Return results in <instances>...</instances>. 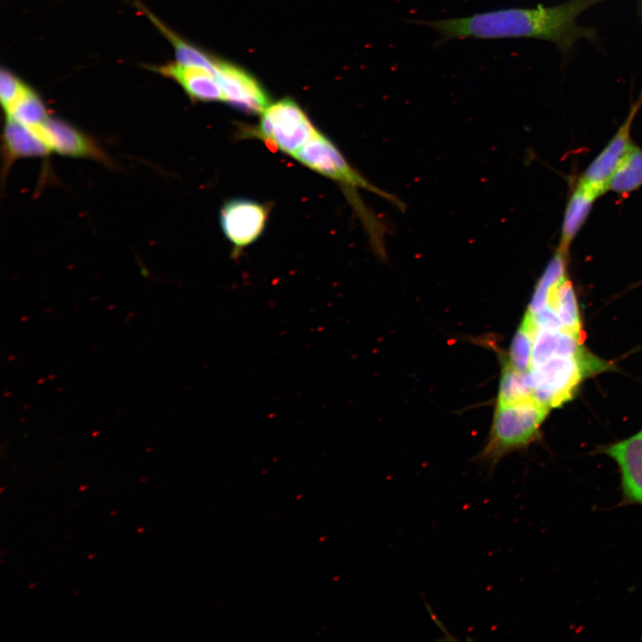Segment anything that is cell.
Masks as SVG:
<instances>
[{"label":"cell","mask_w":642,"mask_h":642,"mask_svg":"<svg viewBox=\"0 0 642 642\" xmlns=\"http://www.w3.org/2000/svg\"><path fill=\"white\" fill-rule=\"evenodd\" d=\"M608 0H568L553 6L507 7L464 17L440 20H406L437 33L434 45L458 39L533 38L554 43L562 54L577 40H593L594 29L580 26L578 17L590 7Z\"/></svg>","instance_id":"6da1fadb"},{"label":"cell","mask_w":642,"mask_h":642,"mask_svg":"<svg viewBox=\"0 0 642 642\" xmlns=\"http://www.w3.org/2000/svg\"><path fill=\"white\" fill-rule=\"evenodd\" d=\"M549 407L536 399L498 403L487 445L478 460L490 470L506 454L534 441Z\"/></svg>","instance_id":"7a4b0ae2"},{"label":"cell","mask_w":642,"mask_h":642,"mask_svg":"<svg viewBox=\"0 0 642 642\" xmlns=\"http://www.w3.org/2000/svg\"><path fill=\"white\" fill-rule=\"evenodd\" d=\"M605 368V362L585 350L550 358L527 373L533 397L551 408L571 399L587 376Z\"/></svg>","instance_id":"3957f363"},{"label":"cell","mask_w":642,"mask_h":642,"mask_svg":"<svg viewBox=\"0 0 642 642\" xmlns=\"http://www.w3.org/2000/svg\"><path fill=\"white\" fill-rule=\"evenodd\" d=\"M260 115L251 135L272 150L291 157L319 131L305 111L290 98L272 103Z\"/></svg>","instance_id":"277c9868"},{"label":"cell","mask_w":642,"mask_h":642,"mask_svg":"<svg viewBox=\"0 0 642 642\" xmlns=\"http://www.w3.org/2000/svg\"><path fill=\"white\" fill-rule=\"evenodd\" d=\"M309 169L331 178L350 189L360 188L374 193L393 204L403 207L393 195L370 184L346 160L339 149L318 131L293 157Z\"/></svg>","instance_id":"5b68a950"},{"label":"cell","mask_w":642,"mask_h":642,"mask_svg":"<svg viewBox=\"0 0 642 642\" xmlns=\"http://www.w3.org/2000/svg\"><path fill=\"white\" fill-rule=\"evenodd\" d=\"M220 225L235 252L249 246L262 235L268 209L262 203L244 198L227 201L220 210Z\"/></svg>","instance_id":"8992f818"},{"label":"cell","mask_w":642,"mask_h":642,"mask_svg":"<svg viewBox=\"0 0 642 642\" xmlns=\"http://www.w3.org/2000/svg\"><path fill=\"white\" fill-rule=\"evenodd\" d=\"M34 130L40 135L51 153L113 165L111 159L92 136L62 119L50 116Z\"/></svg>","instance_id":"52a82bcc"},{"label":"cell","mask_w":642,"mask_h":642,"mask_svg":"<svg viewBox=\"0 0 642 642\" xmlns=\"http://www.w3.org/2000/svg\"><path fill=\"white\" fill-rule=\"evenodd\" d=\"M214 74L221 86L224 102L252 114H261L269 105L267 93L249 72L218 58Z\"/></svg>","instance_id":"ba28073f"},{"label":"cell","mask_w":642,"mask_h":642,"mask_svg":"<svg viewBox=\"0 0 642 642\" xmlns=\"http://www.w3.org/2000/svg\"><path fill=\"white\" fill-rule=\"evenodd\" d=\"M641 107L642 92L613 136L587 167L580 177L581 181L601 190L604 193L607 192V183L611 176L634 144L630 138L631 126Z\"/></svg>","instance_id":"9c48e42d"},{"label":"cell","mask_w":642,"mask_h":642,"mask_svg":"<svg viewBox=\"0 0 642 642\" xmlns=\"http://www.w3.org/2000/svg\"><path fill=\"white\" fill-rule=\"evenodd\" d=\"M600 451L619 467L623 503L642 506V429Z\"/></svg>","instance_id":"30bf717a"},{"label":"cell","mask_w":642,"mask_h":642,"mask_svg":"<svg viewBox=\"0 0 642 642\" xmlns=\"http://www.w3.org/2000/svg\"><path fill=\"white\" fill-rule=\"evenodd\" d=\"M149 69L176 81L193 101H223L221 86L210 70L206 68L171 62Z\"/></svg>","instance_id":"8fae6325"},{"label":"cell","mask_w":642,"mask_h":642,"mask_svg":"<svg viewBox=\"0 0 642 642\" xmlns=\"http://www.w3.org/2000/svg\"><path fill=\"white\" fill-rule=\"evenodd\" d=\"M4 172L21 159L44 158L51 152L40 135L16 121L6 119L3 131Z\"/></svg>","instance_id":"7c38bea8"},{"label":"cell","mask_w":642,"mask_h":642,"mask_svg":"<svg viewBox=\"0 0 642 642\" xmlns=\"http://www.w3.org/2000/svg\"><path fill=\"white\" fill-rule=\"evenodd\" d=\"M603 193L601 190L579 179L566 205L556 250L568 254L571 243L586 221L593 203Z\"/></svg>","instance_id":"4fadbf2b"},{"label":"cell","mask_w":642,"mask_h":642,"mask_svg":"<svg viewBox=\"0 0 642 642\" xmlns=\"http://www.w3.org/2000/svg\"><path fill=\"white\" fill-rule=\"evenodd\" d=\"M544 309L554 313L562 328L580 336L581 322L577 299L568 278L552 289Z\"/></svg>","instance_id":"5bb4252c"},{"label":"cell","mask_w":642,"mask_h":642,"mask_svg":"<svg viewBox=\"0 0 642 642\" xmlns=\"http://www.w3.org/2000/svg\"><path fill=\"white\" fill-rule=\"evenodd\" d=\"M642 185V149L633 144L607 183V192L629 193Z\"/></svg>","instance_id":"9a60e30c"},{"label":"cell","mask_w":642,"mask_h":642,"mask_svg":"<svg viewBox=\"0 0 642 642\" xmlns=\"http://www.w3.org/2000/svg\"><path fill=\"white\" fill-rule=\"evenodd\" d=\"M4 116L32 129L38 128L50 117L42 99L29 86L4 111Z\"/></svg>","instance_id":"2e32d148"},{"label":"cell","mask_w":642,"mask_h":642,"mask_svg":"<svg viewBox=\"0 0 642 642\" xmlns=\"http://www.w3.org/2000/svg\"><path fill=\"white\" fill-rule=\"evenodd\" d=\"M535 399L528 373L518 371L505 363L499 383L498 403Z\"/></svg>","instance_id":"e0dca14e"},{"label":"cell","mask_w":642,"mask_h":642,"mask_svg":"<svg viewBox=\"0 0 642 642\" xmlns=\"http://www.w3.org/2000/svg\"><path fill=\"white\" fill-rule=\"evenodd\" d=\"M29 87L21 78L10 70L2 69L0 73V100L4 112Z\"/></svg>","instance_id":"ac0fdd59"}]
</instances>
